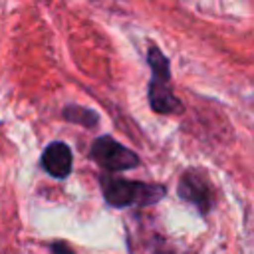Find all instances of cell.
<instances>
[{
  "label": "cell",
  "mask_w": 254,
  "mask_h": 254,
  "mask_svg": "<svg viewBox=\"0 0 254 254\" xmlns=\"http://www.w3.org/2000/svg\"><path fill=\"white\" fill-rule=\"evenodd\" d=\"M50 250H52V254H73V250L65 242H52Z\"/></svg>",
  "instance_id": "52a82bcc"
},
{
  "label": "cell",
  "mask_w": 254,
  "mask_h": 254,
  "mask_svg": "<svg viewBox=\"0 0 254 254\" xmlns=\"http://www.w3.org/2000/svg\"><path fill=\"white\" fill-rule=\"evenodd\" d=\"M179 196L190 204H194L202 214L208 212L212 204V194L206 179L198 171H187L179 181Z\"/></svg>",
  "instance_id": "277c9868"
},
{
  "label": "cell",
  "mask_w": 254,
  "mask_h": 254,
  "mask_svg": "<svg viewBox=\"0 0 254 254\" xmlns=\"http://www.w3.org/2000/svg\"><path fill=\"white\" fill-rule=\"evenodd\" d=\"M147 62L151 65V83H149V103L157 113H177L181 109V101L175 97L171 89V69L169 60L155 46L147 52Z\"/></svg>",
  "instance_id": "7a4b0ae2"
},
{
  "label": "cell",
  "mask_w": 254,
  "mask_h": 254,
  "mask_svg": "<svg viewBox=\"0 0 254 254\" xmlns=\"http://www.w3.org/2000/svg\"><path fill=\"white\" fill-rule=\"evenodd\" d=\"M64 117L71 123H81L83 127H95L97 125V115L91 109H83V107H65Z\"/></svg>",
  "instance_id": "8992f818"
},
{
  "label": "cell",
  "mask_w": 254,
  "mask_h": 254,
  "mask_svg": "<svg viewBox=\"0 0 254 254\" xmlns=\"http://www.w3.org/2000/svg\"><path fill=\"white\" fill-rule=\"evenodd\" d=\"M71 151L65 143H50L42 153V167L54 179H65L71 173Z\"/></svg>",
  "instance_id": "5b68a950"
},
{
  "label": "cell",
  "mask_w": 254,
  "mask_h": 254,
  "mask_svg": "<svg viewBox=\"0 0 254 254\" xmlns=\"http://www.w3.org/2000/svg\"><path fill=\"white\" fill-rule=\"evenodd\" d=\"M91 157L105 171H129L139 165V157L131 149H127L125 145H121L119 141L107 135L97 137L93 141Z\"/></svg>",
  "instance_id": "3957f363"
},
{
  "label": "cell",
  "mask_w": 254,
  "mask_h": 254,
  "mask_svg": "<svg viewBox=\"0 0 254 254\" xmlns=\"http://www.w3.org/2000/svg\"><path fill=\"white\" fill-rule=\"evenodd\" d=\"M101 192L111 206L123 208L133 204H139V206L155 204L165 196L167 189L155 183L127 181L119 177H101Z\"/></svg>",
  "instance_id": "6da1fadb"
}]
</instances>
